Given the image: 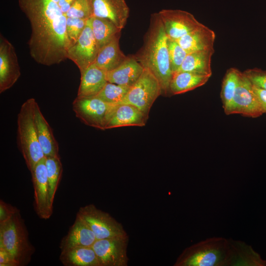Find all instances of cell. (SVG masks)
<instances>
[{"mask_svg": "<svg viewBox=\"0 0 266 266\" xmlns=\"http://www.w3.org/2000/svg\"><path fill=\"white\" fill-rule=\"evenodd\" d=\"M128 236L97 239L93 246L100 266H125Z\"/></svg>", "mask_w": 266, "mask_h": 266, "instance_id": "cell-12", "label": "cell"}, {"mask_svg": "<svg viewBox=\"0 0 266 266\" xmlns=\"http://www.w3.org/2000/svg\"><path fill=\"white\" fill-rule=\"evenodd\" d=\"M130 87L107 82L103 89L96 97L110 104H120Z\"/></svg>", "mask_w": 266, "mask_h": 266, "instance_id": "cell-29", "label": "cell"}, {"mask_svg": "<svg viewBox=\"0 0 266 266\" xmlns=\"http://www.w3.org/2000/svg\"><path fill=\"white\" fill-rule=\"evenodd\" d=\"M133 56L144 68L148 69L158 79L162 88V94L167 95L170 93L172 72L169 62L167 36L158 13L151 17L143 46Z\"/></svg>", "mask_w": 266, "mask_h": 266, "instance_id": "cell-2", "label": "cell"}, {"mask_svg": "<svg viewBox=\"0 0 266 266\" xmlns=\"http://www.w3.org/2000/svg\"><path fill=\"white\" fill-rule=\"evenodd\" d=\"M238 241L213 237L190 248L178 264L184 266H237Z\"/></svg>", "mask_w": 266, "mask_h": 266, "instance_id": "cell-3", "label": "cell"}, {"mask_svg": "<svg viewBox=\"0 0 266 266\" xmlns=\"http://www.w3.org/2000/svg\"><path fill=\"white\" fill-rule=\"evenodd\" d=\"M21 75L15 48L1 34L0 35V93L11 88Z\"/></svg>", "mask_w": 266, "mask_h": 266, "instance_id": "cell-13", "label": "cell"}, {"mask_svg": "<svg viewBox=\"0 0 266 266\" xmlns=\"http://www.w3.org/2000/svg\"><path fill=\"white\" fill-rule=\"evenodd\" d=\"M120 34L99 50L94 64L106 72L112 70L122 64L127 58L121 50L119 40Z\"/></svg>", "mask_w": 266, "mask_h": 266, "instance_id": "cell-22", "label": "cell"}, {"mask_svg": "<svg viewBox=\"0 0 266 266\" xmlns=\"http://www.w3.org/2000/svg\"><path fill=\"white\" fill-rule=\"evenodd\" d=\"M60 260L65 266H100L92 247H76L62 249Z\"/></svg>", "mask_w": 266, "mask_h": 266, "instance_id": "cell-23", "label": "cell"}, {"mask_svg": "<svg viewBox=\"0 0 266 266\" xmlns=\"http://www.w3.org/2000/svg\"><path fill=\"white\" fill-rule=\"evenodd\" d=\"M161 94L159 81L148 69L144 68L142 74L130 87L121 103L133 105L148 117L151 107Z\"/></svg>", "mask_w": 266, "mask_h": 266, "instance_id": "cell-7", "label": "cell"}, {"mask_svg": "<svg viewBox=\"0 0 266 266\" xmlns=\"http://www.w3.org/2000/svg\"><path fill=\"white\" fill-rule=\"evenodd\" d=\"M97 238L87 223L76 215L73 224L62 239L61 250L76 247H92Z\"/></svg>", "mask_w": 266, "mask_h": 266, "instance_id": "cell-17", "label": "cell"}, {"mask_svg": "<svg viewBox=\"0 0 266 266\" xmlns=\"http://www.w3.org/2000/svg\"><path fill=\"white\" fill-rule=\"evenodd\" d=\"M224 111L228 115L240 114L252 118L264 114L253 90L252 84L244 72H240L233 100Z\"/></svg>", "mask_w": 266, "mask_h": 266, "instance_id": "cell-9", "label": "cell"}, {"mask_svg": "<svg viewBox=\"0 0 266 266\" xmlns=\"http://www.w3.org/2000/svg\"><path fill=\"white\" fill-rule=\"evenodd\" d=\"M240 72L236 68H231L225 74L221 92L224 109L229 106L233 100L238 85Z\"/></svg>", "mask_w": 266, "mask_h": 266, "instance_id": "cell-28", "label": "cell"}, {"mask_svg": "<svg viewBox=\"0 0 266 266\" xmlns=\"http://www.w3.org/2000/svg\"><path fill=\"white\" fill-rule=\"evenodd\" d=\"M144 67L134 56L127 59L116 68L106 72L108 82L131 87L140 77Z\"/></svg>", "mask_w": 266, "mask_h": 266, "instance_id": "cell-20", "label": "cell"}, {"mask_svg": "<svg viewBox=\"0 0 266 266\" xmlns=\"http://www.w3.org/2000/svg\"><path fill=\"white\" fill-rule=\"evenodd\" d=\"M252 88L264 113H266V90L253 84Z\"/></svg>", "mask_w": 266, "mask_h": 266, "instance_id": "cell-35", "label": "cell"}, {"mask_svg": "<svg viewBox=\"0 0 266 266\" xmlns=\"http://www.w3.org/2000/svg\"><path fill=\"white\" fill-rule=\"evenodd\" d=\"M34 120L38 140L45 158L59 156L58 143L37 102L34 105Z\"/></svg>", "mask_w": 266, "mask_h": 266, "instance_id": "cell-18", "label": "cell"}, {"mask_svg": "<svg viewBox=\"0 0 266 266\" xmlns=\"http://www.w3.org/2000/svg\"><path fill=\"white\" fill-rule=\"evenodd\" d=\"M168 38L177 40L202 25L191 13L181 10L163 9L158 13Z\"/></svg>", "mask_w": 266, "mask_h": 266, "instance_id": "cell-10", "label": "cell"}, {"mask_svg": "<svg viewBox=\"0 0 266 266\" xmlns=\"http://www.w3.org/2000/svg\"><path fill=\"white\" fill-rule=\"evenodd\" d=\"M211 75L188 71H178L172 74L170 93L177 95L193 90L204 85Z\"/></svg>", "mask_w": 266, "mask_h": 266, "instance_id": "cell-24", "label": "cell"}, {"mask_svg": "<svg viewBox=\"0 0 266 266\" xmlns=\"http://www.w3.org/2000/svg\"><path fill=\"white\" fill-rule=\"evenodd\" d=\"M36 102L33 98L25 101L21 106L17 121V145L31 172L37 164L45 158L35 127L34 110Z\"/></svg>", "mask_w": 266, "mask_h": 266, "instance_id": "cell-4", "label": "cell"}, {"mask_svg": "<svg viewBox=\"0 0 266 266\" xmlns=\"http://www.w3.org/2000/svg\"><path fill=\"white\" fill-rule=\"evenodd\" d=\"M0 266H18L12 257L5 250L0 248Z\"/></svg>", "mask_w": 266, "mask_h": 266, "instance_id": "cell-36", "label": "cell"}, {"mask_svg": "<svg viewBox=\"0 0 266 266\" xmlns=\"http://www.w3.org/2000/svg\"><path fill=\"white\" fill-rule=\"evenodd\" d=\"M215 33L202 24L199 27L176 41L188 53L213 49Z\"/></svg>", "mask_w": 266, "mask_h": 266, "instance_id": "cell-19", "label": "cell"}, {"mask_svg": "<svg viewBox=\"0 0 266 266\" xmlns=\"http://www.w3.org/2000/svg\"><path fill=\"white\" fill-rule=\"evenodd\" d=\"M117 105L96 97H77L72 102V109L76 117L85 125L105 130Z\"/></svg>", "mask_w": 266, "mask_h": 266, "instance_id": "cell-6", "label": "cell"}, {"mask_svg": "<svg viewBox=\"0 0 266 266\" xmlns=\"http://www.w3.org/2000/svg\"><path fill=\"white\" fill-rule=\"evenodd\" d=\"M28 19L31 34L28 42L31 57L46 66L66 60L70 43L66 31V14L56 0H18Z\"/></svg>", "mask_w": 266, "mask_h": 266, "instance_id": "cell-1", "label": "cell"}, {"mask_svg": "<svg viewBox=\"0 0 266 266\" xmlns=\"http://www.w3.org/2000/svg\"><path fill=\"white\" fill-rule=\"evenodd\" d=\"M49 186V199L53 208L54 197L62 176L63 167L60 156L45 158Z\"/></svg>", "mask_w": 266, "mask_h": 266, "instance_id": "cell-27", "label": "cell"}, {"mask_svg": "<svg viewBox=\"0 0 266 266\" xmlns=\"http://www.w3.org/2000/svg\"><path fill=\"white\" fill-rule=\"evenodd\" d=\"M19 210L3 200L0 201V223L4 222L12 217Z\"/></svg>", "mask_w": 266, "mask_h": 266, "instance_id": "cell-34", "label": "cell"}, {"mask_svg": "<svg viewBox=\"0 0 266 266\" xmlns=\"http://www.w3.org/2000/svg\"><path fill=\"white\" fill-rule=\"evenodd\" d=\"M170 66L172 74L177 72L188 54L175 40L167 37Z\"/></svg>", "mask_w": 266, "mask_h": 266, "instance_id": "cell-30", "label": "cell"}, {"mask_svg": "<svg viewBox=\"0 0 266 266\" xmlns=\"http://www.w3.org/2000/svg\"><path fill=\"white\" fill-rule=\"evenodd\" d=\"M0 248L12 257L18 266L30 262L34 249L29 241L19 210L7 221L0 223Z\"/></svg>", "mask_w": 266, "mask_h": 266, "instance_id": "cell-5", "label": "cell"}, {"mask_svg": "<svg viewBox=\"0 0 266 266\" xmlns=\"http://www.w3.org/2000/svg\"><path fill=\"white\" fill-rule=\"evenodd\" d=\"M88 225L97 239L127 237L122 225L94 204L81 207L77 213Z\"/></svg>", "mask_w": 266, "mask_h": 266, "instance_id": "cell-8", "label": "cell"}, {"mask_svg": "<svg viewBox=\"0 0 266 266\" xmlns=\"http://www.w3.org/2000/svg\"><path fill=\"white\" fill-rule=\"evenodd\" d=\"M244 73L253 85L266 90V71L254 68L247 69Z\"/></svg>", "mask_w": 266, "mask_h": 266, "instance_id": "cell-33", "label": "cell"}, {"mask_svg": "<svg viewBox=\"0 0 266 266\" xmlns=\"http://www.w3.org/2000/svg\"><path fill=\"white\" fill-rule=\"evenodd\" d=\"M148 118L134 106L120 103L117 105L106 130L127 126L143 127Z\"/></svg>", "mask_w": 266, "mask_h": 266, "instance_id": "cell-21", "label": "cell"}, {"mask_svg": "<svg viewBox=\"0 0 266 266\" xmlns=\"http://www.w3.org/2000/svg\"><path fill=\"white\" fill-rule=\"evenodd\" d=\"M34 189V207L41 219H49L53 213L50 205L49 186L45 158L37 164L31 172Z\"/></svg>", "mask_w": 266, "mask_h": 266, "instance_id": "cell-14", "label": "cell"}, {"mask_svg": "<svg viewBox=\"0 0 266 266\" xmlns=\"http://www.w3.org/2000/svg\"><path fill=\"white\" fill-rule=\"evenodd\" d=\"M89 22L95 37L98 51L109 43L121 30L110 21L101 18L92 17Z\"/></svg>", "mask_w": 266, "mask_h": 266, "instance_id": "cell-26", "label": "cell"}, {"mask_svg": "<svg viewBox=\"0 0 266 266\" xmlns=\"http://www.w3.org/2000/svg\"><path fill=\"white\" fill-rule=\"evenodd\" d=\"M67 17L88 20L93 17L92 0H75L66 13Z\"/></svg>", "mask_w": 266, "mask_h": 266, "instance_id": "cell-31", "label": "cell"}, {"mask_svg": "<svg viewBox=\"0 0 266 266\" xmlns=\"http://www.w3.org/2000/svg\"><path fill=\"white\" fill-rule=\"evenodd\" d=\"M93 16L107 19L122 30L129 16L125 0H92Z\"/></svg>", "mask_w": 266, "mask_h": 266, "instance_id": "cell-15", "label": "cell"}, {"mask_svg": "<svg viewBox=\"0 0 266 266\" xmlns=\"http://www.w3.org/2000/svg\"><path fill=\"white\" fill-rule=\"evenodd\" d=\"M98 49L89 19L76 43L67 51V58L78 67L80 73L95 61Z\"/></svg>", "mask_w": 266, "mask_h": 266, "instance_id": "cell-11", "label": "cell"}, {"mask_svg": "<svg viewBox=\"0 0 266 266\" xmlns=\"http://www.w3.org/2000/svg\"><path fill=\"white\" fill-rule=\"evenodd\" d=\"M80 83L77 97H96L103 89L108 81L106 72L94 64L80 73Z\"/></svg>", "mask_w": 266, "mask_h": 266, "instance_id": "cell-16", "label": "cell"}, {"mask_svg": "<svg viewBox=\"0 0 266 266\" xmlns=\"http://www.w3.org/2000/svg\"><path fill=\"white\" fill-rule=\"evenodd\" d=\"M213 53L214 49L188 53L177 72L188 71L212 75L211 63Z\"/></svg>", "mask_w": 266, "mask_h": 266, "instance_id": "cell-25", "label": "cell"}, {"mask_svg": "<svg viewBox=\"0 0 266 266\" xmlns=\"http://www.w3.org/2000/svg\"><path fill=\"white\" fill-rule=\"evenodd\" d=\"M88 20L67 17L66 31L70 43V47L78 40L86 26Z\"/></svg>", "mask_w": 266, "mask_h": 266, "instance_id": "cell-32", "label": "cell"}]
</instances>
